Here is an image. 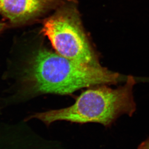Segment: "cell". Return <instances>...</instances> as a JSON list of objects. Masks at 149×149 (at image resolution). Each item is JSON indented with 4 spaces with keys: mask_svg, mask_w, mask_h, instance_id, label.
Returning <instances> with one entry per match:
<instances>
[{
    "mask_svg": "<svg viewBox=\"0 0 149 149\" xmlns=\"http://www.w3.org/2000/svg\"><path fill=\"white\" fill-rule=\"evenodd\" d=\"M22 73L24 92L31 96L70 94L84 87L115 84L123 80L119 73L100 65L78 63L45 47L33 52Z\"/></svg>",
    "mask_w": 149,
    "mask_h": 149,
    "instance_id": "6da1fadb",
    "label": "cell"
},
{
    "mask_svg": "<svg viewBox=\"0 0 149 149\" xmlns=\"http://www.w3.org/2000/svg\"><path fill=\"white\" fill-rule=\"evenodd\" d=\"M136 80L132 76L127 77L125 84L116 89L100 85L84 92L72 105L58 110L39 113L29 119H37L47 125L58 121L84 124L97 123L110 127L120 116H131L136 104L133 89Z\"/></svg>",
    "mask_w": 149,
    "mask_h": 149,
    "instance_id": "7a4b0ae2",
    "label": "cell"
},
{
    "mask_svg": "<svg viewBox=\"0 0 149 149\" xmlns=\"http://www.w3.org/2000/svg\"><path fill=\"white\" fill-rule=\"evenodd\" d=\"M42 23V32L55 52L78 63L99 65L83 29L74 0H64Z\"/></svg>",
    "mask_w": 149,
    "mask_h": 149,
    "instance_id": "3957f363",
    "label": "cell"
},
{
    "mask_svg": "<svg viewBox=\"0 0 149 149\" xmlns=\"http://www.w3.org/2000/svg\"><path fill=\"white\" fill-rule=\"evenodd\" d=\"M64 0H0V15L11 25H23L34 21L56 9Z\"/></svg>",
    "mask_w": 149,
    "mask_h": 149,
    "instance_id": "277c9868",
    "label": "cell"
},
{
    "mask_svg": "<svg viewBox=\"0 0 149 149\" xmlns=\"http://www.w3.org/2000/svg\"><path fill=\"white\" fill-rule=\"evenodd\" d=\"M138 149H149V138L139 145Z\"/></svg>",
    "mask_w": 149,
    "mask_h": 149,
    "instance_id": "5b68a950",
    "label": "cell"
},
{
    "mask_svg": "<svg viewBox=\"0 0 149 149\" xmlns=\"http://www.w3.org/2000/svg\"><path fill=\"white\" fill-rule=\"evenodd\" d=\"M8 26V24L6 23L3 22H0V33L6 29Z\"/></svg>",
    "mask_w": 149,
    "mask_h": 149,
    "instance_id": "8992f818",
    "label": "cell"
}]
</instances>
